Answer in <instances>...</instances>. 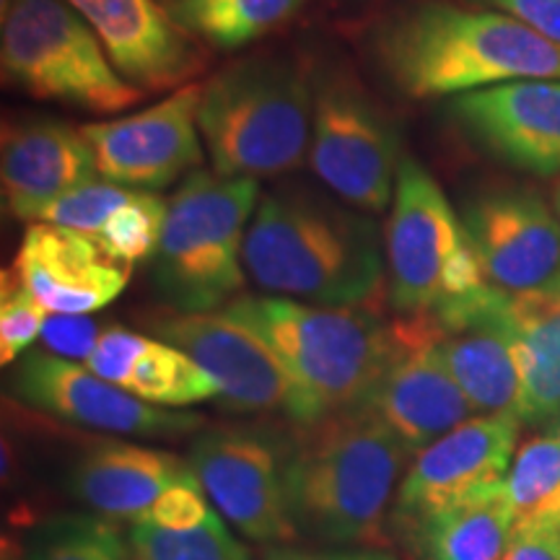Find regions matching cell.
Here are the masks:
<instances>
[{"mask_svg": "<svg viewBox=\"0 0 560 560\" xmlns=\"http://www.w3.org/2000/svg\"><path fill=\"white\" fill-rule=\"evenodd\" d=\"M387 293L397 314L433 312L488 283L465 223L439 182L402 156L384 229Z\"/></svg>", "mask_w": 560, "mask_h": 560, "instance_id": "obj_8", "label": "cell"}, {"mask_svg": "<svg viewBox=\"0 0 560 560\" xmlns=\"http://www.w3.org/2000/svg\"><path fill=\"white\" fill-rule=\"evenodd\" d=\"M488 285L509 296L560 289V219L532 190H490L462 210Z\"/></svg>", "mask_w": 560, "mask_h": 560, "instance_id": "obj_17", "label": "cell"}, {"mask_svg": "<svg viewBox=\"0 0 560 560\" xmlns=\"http://www.w3.org/2000/svg\"><path fill=\"white\" fill-rule=\"evenodd\" d=\"M166 208L170 202L161 200L159 195L136 190L91 240L100 244L104 255L130 268L132 262L153 257L164 231Z\"/></svg>", "mask_w": 560, "mask_h": 560, "instance_id": "obj_30", "label": "cell"}, {"mask_svg": "<svg viewBox=\"0 0 560 560\" xmlns=\"http://www.w3.org/2000/svg\"><path fill=\"white\" fill-rule=\"evenodd\" d=\"M501 560H560V522L514 527Z\"/></svg>", "mask_w": 560, "mask_h": 560, "instance_id": "obj_33", "label": "cell"}, {"mask_svg": "<svg viewBox=\"0 0 560 560\" xmlns=\"http://www.w3.org/2000/svg\"><path fill=\"white\" fill-rule=\"evenodd\" d=\"M5 560H13V558H5Z\"/></svg>", "mask_w": 560, "mask_h": 560, "instance_id": "obj_38", "label": "cell"}, {"mask_svg": "<svg viewBox=\"0 0 560 560\" xmlns=\"http://www.w3.org/2000/svg\"><path fill=\"white\" fill-rule=\"evenodd\" d=\"M366 560H395V558H392V556H384V552L369 550V552H366Z\"/></svg>", "mask_w": 560, "mask_h": 560, "instance_id": "obj_36", "label": "cell"}, {"mask_svg": "<svg viewBox=\"0 0 560 560\" xmlns=\"http://www.w3.org/2000/svg\"><path fill=\"white\" fill-rule=\"evenodd\" d=\"M200 83H185L136 115L83 125L81 132L94 151L102 179L156 192L200 170Z\"/></svg>", "mask_w": 560, "mask_h": 560, "instance_id": "obj_15", "label": "cell"}, {"mask_svg": "<svg viewBox=\"0 0 560 560\" xmlns=\"http://www.w3.org/2000/svg\"><path fill=\"white\" fill-rule=\"evenodd\" d=\"M223 312L285 363L319 416L369 400L392 350V322L361 306H322L285 296H236Z\"/></svg>", "mask_w": 560, "mask_h": 560, "instance_id": "obj_5", "label": "cell"}, {"mask_svg": "<svg viewBox=\"0 0 560 560\" xmlns=\"http://www.w3.org/2000/svg\"><path fill=\"white\" fill-rule=\"evenodd\" d=\"M244 270L268 296L366 306L384 289L387 255L363 210L293 185L257 206L244 240Z\"/></svg>", "mask_w": 560, "mask_h": 560, "instance_id": "obj_1", "label": "cell"}, {"mask_svg": "<svg viewBox=\"0 0 560 560\" xmlns=\"http://www.w3.org/2000/svg\"><path fill=\"white\" fill-rule=\"evenodd\" d=\"M450 115L503 164L540 177L560 174V79L470 91L454 96Z\"/></svg>", "mask_w": 560, "mask_h": 560, "instance_id": "obj_18", "label": "cell"}, {"mask_svg": "<svg viewBox=\"0 0 560 560\" xmlns=\"http://www.w3.org/2000/svg\"><path fill=\"white\" fill-rule=\"evenodd\" d=\"M556 210H558V219H560V185H558V190H556Z\"/></svg>", "mask_w": 560, "mask_h": 560, "instance_id": "obj_37", "label": "cell"}, {"mask_svg": "<svg viewBox=\"0 0 560 560\" xmlns=\"http://www.w3.org/2000/svg\"><path fill=\"white\" fill-rule=\"evenodd\" d=\"M289 433L268 425L223 423L195 436L187 462L208 501L252 542H289L296 535L285 503Z\"/></svg>", "mask_w": 560, "mask_h": 560, "instance_id": "obj_10", "label": "cell"}, {"mask_svg": "<svg viewBox=\"0 0 560 560\" xmlns=\"http://www.w3.org/2000/svg\"><path fill=\"white\" fill-rule=\"evenodd\" d=\"M0 296V361L9 366L42 338L47 310L21 285L13 270L3 272Z\"/></svg>", "mask_w": 560, "mask_h": 560, "instance_id": "obj_31", "label": "cell"}, {"mask_svg": "<svg viewBox=\"0 0 560 560\" xmlns=\"http://www.w3.org/2000/svg\"><path fill=\"white\" fill-rule=\"evenodd\" d=\"M262 560H366V552L350 550H301V548H276Z\"/></svg>", "mask_w": 560, "mask_h": 560, "instance_id": "obj_35", "label": "cell"}, {"mask_svg": "<svg viewBox=\"0 0 560 560\" xmlns=\"http://www.w3.org/2000/svg\"><path fill=\"white\" fill-rule=\"evenodd\" d=\"M122 540L125 560H252L247 545L236 540L219 511L192 529L130 524Z\"/></svg>", "mask_w": 560, "mask_h": 560, "instance_id": "obj_28", "label": "cell"}, {"mask_svg": "<svg viewBox=\"0 0 560 560\" xmlns=\"http://www.w3.org/2000/svg\"><path fill=\"white\" fill-rule=\"evenodd\" d=\"M511 535L514 514L499 482L425 524L412 548L423 560H501Z\"/></svg>", "mask_w": 560, "mask_h": 560, "instance_id": "obj_25", "label": "cell"}, {"mask_svg": "<svg viewBox=\"0 0 560 560\" xmlns=\"http://www.w3.org/2000/svg\"><path fill=\"white\" fill-rule=\"evenodd\" d=\"M86 366L140 400L161 408H190L219 400V387L185 350L166 340L145 338L125 327H109L91 350Z\"/></svg>", "mask_w": 560, "mask_h": 560, "instance_id": "obj_23", "label": "cell"}, {"mask_svg": "<svg viewBox=\"0 0 560 560\" xmlns=\"http://www.w3.org/2000/svg\"><path fill=\"white\" fill-rule=\"evenodd\" d=\"M96 174L94 151L81 130L45 117L3 125L0 190L19 221H39L55 200Z\"/></svg>", "mask_w": 560, "mask_h": 560, "instance_id": "obj_21", "label": "cell"}, {"mask_svg": "<svg viewBox=\"0 0 560 560\" xmlns=\"http://www.w3.org/2000/svg\"><path fill=\"white\" fill-rule=\"evenodd\" d=\"M522 369V420L560 418V289L511 296Z\"/></svg>", "mask_w": 560, "mask_h": 560, "instance_id": "obj_24", "label": "cell"}, {"mask_svg": "<svg viewBox=\"0 0 560 560\" xmlns=\"http://www.w3.org/2000/svg\"><path fill=\"white\" fill-rule=\"evenodd\" d=\"M13 395L30 408L112 436L179 439L206 429V418L140 400L86 363L60 359L50 350H32L21 359Z\"/></svg>", "mask_w": 560, "mask_h": 560, "instance_id": "obj_14", "label": "cell"}, {"mask_svg": "<svg viewBox=\"0 0 560 560\" xmlns=\"http://www.w3.org/2000/svg\"><path fill=\"white\" fill-rule=\"evenodd\" d=\"M416 457L366 405L296 425L285 454V503L296 535L380 545L387 511Z\"/></svg>", "mask_w": 560, "mask_h": 560, "instance_id": "obj_2", "label": "cell"}, {"mask_svg": "<svg viewBox=\"0 0 560 560\" xmlns=\"http://www.w3.org/2000/svg\"><path fill=\"white\" fill-rule=\"evenodd\" d=\"M400 130L348 68L314 79L310 166L335 198L382 213L395 198Z\"/></svg>", "mask_w": 560, "mask_h": 560, "instance_id": "obj_9", "label": "cell"}, {"mask_svg": "<svg viewBox=\"0 0 560 560\" xmlns=\"http://www.w3.org/2000/svg\"><path fill=\"white\" fill-rule=\"evenodd\" d=\"M0 68L3 81L32 100L100 115L128 109L143 96L66 0H13L3 13Z\"/></svg>", "mask_w": 560, "mask_h": 560, "instance_id": "obj_7", "label": "cell"}, {"mask_svg": "<svg viewBox=\"0 0 560 560\" xmlns=\"http://www.w3.org/2000/svg\"><path fill=\"white\" fill-rule=\"evenodd\" d=\"M257 179L187 174L166 208L153 252V285L177 312H215L244 285V240L257 210Z\"/></svg>", "mask_w": 560, "mask_h": 560, "instance_id": "obj_6", "label": "cell"}, {"mask_svg": "<svg viewBox=\"0 0 560 560\" xmlns=\"http://www.w3.org/2000/svg\"><path fill=\"white\" fill-rule=\"evenodd\" d=\"M363 405L412 454L472 418L475 408L439 348L431 312L392 322L389 359Z\"/></svg>", "mask_w": 560, "mask_h": 560, "instance_id": "obj_13", "label": "cell"}, {"mask_svg": "<svg viewBox=\"0 0 560 560\" xmlns=\"http://www.w3.org/2000/svg\"><path fill=\"white\" fill-rule=\"evenodd\" d=\"M102 332L89 314H50L42 330L47 350L68 361H86Z\"/></svg>", "mask_w": 560, "mask_h": 560, "instance_id": "obj_32", "label": "cell"}, {"mask_svg": "<svg viewBox=\"0 0 560 560\" xmlns=\"http://www.w3.org/2000/svg\"><path fill=\"white\" fill-rule=\"evenodd\" d=\"M13 276L50 314H91L128 285V268L81 231L34 221L13 260Z\"/></svg>", "mask_w": 560, "mask_h": 560, "instance_id": "obj_20", "label": "cell"}, {"mask_svg": "<svg viewBox=\"0 0 560 560\" xmlns=\"http://www.w3.org/2000/svg\"><path fill=\"white\" fill-rule=\"evenodd\" d=\"M374 50L389 81L412 100L560 79V45L503 11L423 3L382 24Z\"/></svg>", "mask_w": 560, "mask_h": 560, "instance_id": "obj_3", "label": "cell"}, {"mask_svg": "<svg viewBox=\"0 0 560 560\" xmlns=\"http://www.w3.org/2000/svg\"><path fill=\"white\" fill-rule=\"evenodd\" d=\"M314 79L301 60L265 55L215 73L200 94L198 125L221 177H278L310 159Z\"/></svg>", "mask_w": 560, "mask_h": 560, "instance_id": "obj_4", "label": "cell"}, {"mask_svg": "<svg viewBox=\"0 0 560 560\" xmlns=\"http://www.w3.org/2000/svg\"><path fill=\"white\" fill-rule=\"evenodd\" d=\"M520 418L478 416L425 446L397 488L389 524L405 545L439 514L506 480Z\"/></svg>", "mask_w": 560, "mask_h": 560, "instance_id": "obj_12", "label": "cell"}, {"mask_svg": "<svg viewBox=\"0 0 560 560\" xmlns=\"http://www.w3.org/2000/svg\"><path fill=\"white\" fill-rule=\"evenodd\" d=\"M486 3L520 19L540 37L560 45V0H486Z\"/></svg>", "mask_w": 560, "mask_h": 560, "instance_id": "obj_34", "label": "cell"}, {"mask_svg": "<svg viewBox=\"0 0 560 560\" xmlns=\"http://www.w3.org/2000/svg\"><path fill=\"white\" fill-rule=\"evenodd\" d=\"M503 482L514 527L560 522V431L524 441Z\"/></svg>", "mask_w": 560, "mask_h": 560, "instance_id": "obj_27", "label": "cell"}, {"mask_svg": "<svg viewBox=\"0 0 560 560\" xmlns=\"http://www.w3.org/2000/svg\"><path fill=\"white\" fill-rule=\"evenodd\" d=\"M304 0H177L170 13L192 37L236 50L289 21Z\"/></svg>", "mask_w": 560, "mask_h": 560, "instance_id": "obj_26", "label": "cell"}, {"mask_svg": "<svg viewBox=\"0 0 560 560\" xmlns=\"http://www.w3.org/2000/svg\"><path fill=\"white\" fill-rule=\"evenodd\" d=\"M439 348L475 412L522 420V369L511 296L493 285L431 312Z\"/></svg>", "mask_w": 560, "mask_h": 560, "instance_id": "obj_16", "label": "cell"}, {"mask_svg": "<svg viewBox=\"0 0 560 560\" xmlns=\"http://www.w3.org/2000/svg\"><path fill=\"white\" fill-rule=\"evenodd\" d=\"M140 91L177 89L202 66L192 34L156 0H66Z\"/></svg>", "mask_w": 560, "mask_h": 560, "instance_id": "obj_19", "label": "cell"}, {"mask_svg": "<svg viewBox=\"0 0 560 560\" xmlns=\"http://www.w3.org/2000/svg\"><path fill=\"white\" fill-rule=\"evenodd\" d=\"M190 472V462L130 441H94L70 467L68 488L91 514L115 524L149 522L153 506L174 482Z\"/></svg>", "mask_w": 560, "mask_h": 560, "instance_id": "obj_22", "label": "cell"}, {"mask_svg": "<svg viewBox=\"0 0 560 560\" xmlns=\"http://www.w3.org/2000/svg\"><path fill=\"white\" fill-rule=\"evenodd\" d=\"M26 560H125L115 522L96 514H66L34 529Z\"/></svg>", "mask_w": 560, "mask_h": 560, "instance_id": "obj_29", "label": "cell"}, {"mask_svg": "<svg viewBox=\"0 0 560 560\" xmlns=\"http://www.w3.org/2000/svg\"><path fill=\"white\" fill-rule=\"evenodd\" d=\"M161 340L185 350L219 387L223 410L236 416H283L296 425L322 418L285 363L249 327L226 312H177L153 322Z\"/></svg>", "mask_w": 560, "mask_h": 560, "instance_id": "obj_11", "label": "cell"}]
</instances>
